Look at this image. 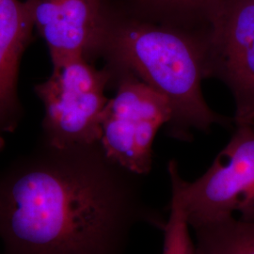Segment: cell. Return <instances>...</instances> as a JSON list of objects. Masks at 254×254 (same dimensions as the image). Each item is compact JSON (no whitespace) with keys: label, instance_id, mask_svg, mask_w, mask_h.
<instances>
[{"label":"cell","instance_id":"6da1fadb","mask_svg":"<svg viewBox=\"0 0 254 254\" xmlns=\"http://www.w3.org/2000/svg\"><path fill=\"white\" fill-rule=\"evenodd\" d=\"M100 142L56 147L40 140L0 172L5 254H126L133 231H162L141 178Z\"/></svg>","mask_w":254,"mask_h":254},{"label":"cell","instance_id":"7a4b0ae2","mask_svg":"<svg viewBox=\"0 0 254 254\" xmlns=\"http://www.w3.org/2000/svg\"><path fill=\"white\" fill-rule=\"evenodd\" d=\"M111 79L131 73L164 96L172 109L168 135L190 140L193 132L230 125L209 108L201 92L208 78L204 29H190L140 18L108 0L101 46Z\"/></svg>","mask_w":254,"mask_h":254},{"label":"cell","instance_id":"3957f363","mask_svg":"<svg viewBox=\"0 0 254 254\" xmlns=\"http://www.w3.org/2000/svg\"><path fill=\"white\" fill-rule=\"evenodd\" d=\"M236 127L227 145L198 179L186 181L177 161L169 162L172 194L190 228L228 218L254 221V124Z\"/></svg>","mask_w":254,"mask_h":254},{"label":"cell","instance_id":"277c9868","mask_svg":"<svg viewBox=\"0 0 254 254\" xmlns=\"http://www.w3.org/2000/svg\"><path fill=\"white\" fill-rule=\"evenodd\" d=\"M110 74L81 57L52 64V73L34 87L44 106L41 140L56 147L100 142L109 98Z\"/></svg>","mask_w":254,"mask_h":254},{"label":"cell","instance_id":"5b68a950","mask_svg":"<svg viewBox=\"0 0 254 254\" xmlns=\"http://www.w3.org/2000/svg\"><path fill=\"white\" fill-rule=\"evenodd\" d=\"M110 87L116 92L103 112L101 146L113 161L144 176L152 171L156 133L171 122V106L131 73L113 77Z\"/></svg>","mask_w":254,"mask_h":254},{"label":"cell","instance_id":"8992f818","mask_svg":"<svg viewBox=\"0 0 254 254\" xmlns=\"http://www.w3.org/2000/svg\"><path fill=\"white\" fill-rule=\"evenodd\" d=\"M208 77L235 101L236 127L254 124V0H226L204 29Z\"/></svg>","mask_w":254,"mask_h":254},{"label":"cell","instance_id":"52a82bcc","mask_svg":"<svg viewBox=\"0 0 254 254\" xmlns=\"http://www.w3.org/2000/svg\"><path fill=\"white\" fill-rule=\"evenodd\" d=\"M51 63L81 57L99 59L108 0H25Z\"/></svg>","mask_w":254,"mask_h":254},{"label":"cell","instance_id":"ba28073f","mask_svg":"<svg viewBox=\"0 0 254 254\" xmlns=\"http://www.w3.org/2000/svg\"><path fill=\"white\" fill-rule=\"evenodd\" d=\"M34 29L26 1L0 0V150L5 136L13 133L24 117L19 69Z\"/></svg>","mask_w":254,"mask_h":254},{"label":"cell","instance_id":"9c48e42d","mask_svg":"<svg viewBox=\"0 0 254 254\" xmlns=\"http://www.w3.org/2000/svg\"><path fill=\"white\" fill-rule=\"evenodd\" d=\"M140 18L190 29H205L226 0H112Z\"/></svg>","mask_w":254,"mask_h":254},{"label":"cell","instance_id":"30bf717a","mask_svg":"<svg viewBox=\"0 0 254 254\" xmlns=\"http://www.w3.org/2000/svg\"><path fill=\"white\" fill-rule=\"evenodd\" d=\"M192 230L197 254H254V221L228 218Z\"/></svg>","mask_w":254,"mask_h":254},{"label":"cell","instance_id":"8fae6325","mask_svg":"<svg viewBox=\"0 0 254 254\" xmlns=\"http://www.w3.org/2000/svg\"><path fill=\"white\" fill-rule=\"evenodd\" d=\"M188 219L179 200L172 194L169 217L166 219L162 254H197Z\"/></svg>","mask_w":254,"mask_h":254}]
</instances>
